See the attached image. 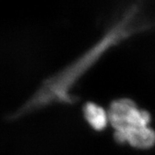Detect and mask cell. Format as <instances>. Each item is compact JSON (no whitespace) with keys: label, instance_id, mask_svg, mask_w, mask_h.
<instances>
[{"label":"cell","instance_id":"6da1fadb","mask_svg":"<svg viewBox=\"0 0 155 155\" xmlns=\"http://www.w3.org/2000/svg\"><path fill=\"white\" fill-rule=\"evenodd\" d=\"M142 29L144 28L135 25L132 12L126 15L74 61L47 78L30 98L10 115L9 119L15 120L54 103L71 104L77 101V97L72 95L71 90L82 76L111 48Z\"/></svg>","mask_w":155,"mask_h":155},{"label":"cell","instance_id":"7a4b0ae2","mask_svg":"<svg viewBox=\"0 0 155 155\" xmlns=\"http://www.w3.org/2000/svg\"><path fill=\"white\" fill-rule=\"evenodd\" d=\"M108 116L118 143H127L139 150L150 149L155 145V131L149 127L150 115L138 108L133 101L127 98L113 101Z\"/></svg>","mask_w":155,"mask_h":155},{"label":"cell","instance_id":"3957f363","mask_svg":"<svg viewBox=\"0 0 155 155\" xmlns=\"http://www.w3.org/2000/svg\"><path fill=\"white\" fill-rule=\"evenodd\" d=\"M84 117L97 131H103L108 123V116L104 109L94 102H87L83 107Z\"/></svg>","mask_w":155,"mask_h":155}]
</instances>
